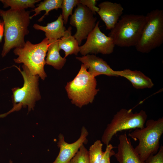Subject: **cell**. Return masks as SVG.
Listing matches in <instances>:
<instances>
[{
    "label": "cell",
    "instance_id": "1",
    "mask_svg": "<svg viewBox=\"0 0 163 163\" xmlns=\"http://www.w3.org/2000/svg\"><path fill=\"white\" fill-rule=\"evenodd\" d=\"M30 11L25 10L0 9L4 24V43L1 53L4 57L12 49L23 46L24 37L28 34Z\"/></svg>",
    "mask_w": 163,
    "mask_h": 163
},
{
    "label": "cell",
    "instance_id": "2",
    "mask_svg": "<svg viewBox=\"0 0 163 163\" xmlns=\"http://www.w3.org/2000/svg\"><path fill=\"white\" fill-rule=\"evenodd\" d=\"M145 126L135 129L128 136L138 145L135 148L141 159L145 161L150 156L156 154L159 148V141L163 133V118L146 121Z\"/></svg>",
    "mask_w": 163,
    "mask_h": 163
},
{
    "label": "cell",
    "instance_id": "3",
    "mask_svg": "<svg viewBox=\"0 0 163 163\" xmlns=\"http://www.w3.org/2000/svg\"><path fill=\"white\" fill-rule=\"evenodd\" d=\"M145 15L126 14L122 16L108 34L115 46L121 47L135 46L144 25Z\"/></svg>",
    "mask_w": 163,
    "mask_h": 163
},
{
    "label": "cell",
    "instance_id": "4",
    "mask_svg": "<svg viewBox=\"0 0 163 163\" xmlns=\"http://www.w3.org/2000/svg\"><path fill=\"white\" fill-rule=\"evenodd\" d=\"M97 82L82 64L78 72L65 86L68 97L72 104L79 108L93 101L99 91L97 89Z\"/></svg>",
    "mask_w": 163,
    "mask_h": 163
},
{
    "label": "cell",
    "instance_id": "5",
    "mask_svg": "<svg viewBox=\"0 0 163 163\" xmlns=\"http://www.w3.org/2000/svg\"><path fill=\"white\" fill-rule=\"evenodd\" d=\"M49 41L46 38L35 44L27 40L23 46L14 49L13 53L18 57L14 61L17 63H23L33 75L44 80L47 77L44 66Z\"/></svg>",
    "mask_w": 163,
    "mask_h": 163
},
{
    "label": "cell",
    "instance_id": "6",
    "mask_svg": "<svg viewBox=\"0 0 163 163\" xmlns=\"http://www.w3.org/2000/svg\"><path fill=\"white\" fill-rule=\"evenodd\" d=\"M145 16L141 34L135 46L138 52L142 53H149L163 43V10H152Z\"/></svg>",
    "mask_w": 163,
    "mask_h": 163
},
{
    "label": "cell",
    "instance_id": "7",
    "mask_svg": "<svg viewBox=\"0 0 163 163\" xmlns=\"http://www.w3.org/2000/svg\"><path fill=\"white\" fill-rule=\"evenodd\" d=\"M147 117L145 111L143 110L134 113L132 109H121L114 115L111 122L107 125L101 137V142L107 146L113 136L119 132L143 128Z\"/></svg>",
    "mask_w": 163,
    "mask_h": 163
},
{
    "label": "cell",
    "instance_id": "8",
    "mask_svg": "<svg viewBox=\"0 0 163 163\" xmlns=\"http://www.w3.org/2000/svg\"><path fill=\"white\" fill-rule=\"evenodd\" d=\"M15 66L21 73L24 81L23 86L12 89V100L14 105H20L22 107H28V110H33L37 101L41 99L39 88V78L37 75H33L25 65L22 66L23 69Z\"/></svg>",
    "mask_w": 163,
    "mask_h": 163
},
{
    "label": "cell",
    "instance_id": "9",
    "mask_svg": "<svg viewBox=\"0 0 163 163\" xmlns=\"http://www.w3.org/2000/svg\"><path fill=\"white\" fill-rule=\"evenodd\" d=\"M97 21L93 30L88 35L85 43L79 46V52L83 56L99 53L110 54L114 51L115 46L112 39L101 32Z\"/></svg>",
    "mask_w": 163,
    "mask_h": 163
},
{
    "label": "cell",
    "instance_id": "10",
    "mask_svg": "<svg viewBox=\"0 0 163 163\" xmlns=\"http://www.w3.org/2000/svg\"><path fill=\"white\" fill-rule=\"evenodd\" d=\"M94 15L87 7L79 3L71 15L70 24L76 29V32L73 36L79 45L83 40L87 38L95 27L97 19Z\"/></svg>",
    "mask_w": 163,
    "mask_h": 163
},
{
    "label": "cell",
    "instance_id": "11",
    "mask_svg": "<svg viewBox=\"0 0 163 163\" xmlns=\"http://www.w3.org/2000/svg\"><path fill=\"white\" fill-rule=\"evenodd\" d=\"M88 135L87 130L83 126L82 128L79 138L74 142L69 143L65 141L63 135L60 134L59 136L57 143V146L60 149L59 153L52 163H69L80 147L87 143Z\"/></svg>",
    "mask_w": 163,
    "mask_h": 163
},
{
    "label": "cell",
    "instance_id": "12",
    "mask_svg": "<svg viewBox=\"0 0 163 163\" xmlns=\"http://www.w3.org/2000/svg\"><path fill=\"white\" fill-rule=\"evenodd\" d=\"M76 58L88 69V72L94 77L101 75L117 77L116 71L113 70L106 61L94 55L88 54L82 57H76Z\"/></svg>",
    "mask_w": 163,
    "mask_h": 163
},
{
    "label": "cell",
    "instance_id": "13",
    "mask_svg": "<svg viewBox=\"0 0 163 163\" xmlns=\"http://www.w3.org/2000/svg\"><path fill=\"white\" fill-rule=\"evenodd\" d=\"M118 139L117 151L113 155L119 163H145L136 152L126 133L120 135Z\"/></svg>",
    "mask_w": 163,
    "mask_h": 163
},
{
    "label": "cell",
    "instance_id": "14",
    "mask_svg": "<svg viewBox=\"0 0 163 163\" xmlns=\"http://www.w3.org/2000/svg\"><path fill=\"white\" fill-rule=\"evenodd\" d=\"M97 12L104 22L107 30H111L114 28L121 16L124 10L120 3L110 1H104L98 5Z\"/></svg>",
    "mask_w": 163,
    "mask_h": 163
},
{
    "label": "cell",
    "instance_id": "15",
    "mask_svg": "<svg viewBox=\"0 0 163 163\" xmlns=\"http://www.w3.org/2000/svg\"><path fill=\"white\" fill-rule=\"evenodd\" d=\"M117 77L121 76L128 80L136 89L151 88L154 84L151 79L140 71L126 69L116 71Z\"/></svg>",
    "mask_w": 163,
    "mask_h": 163
},
{
    "label": "cell",
    "instance_id": "16",
    "mask_svg": "<svg viewBox=\"0 0 163 163\" xmlns=\"http://www.w3.org/2000/svg\"><path fill=\"white\" fill-rule=\"evenodd\" d=\"M64 24V21L60 14L56 20L48 23L46 26L35 24L33 27L36 30L44 31L46 38L48 40H58L63 37L66 30Z\"/></svg>",
    "mask_w": 163,
    "mask_h": 163
},
{
    "label": "cell",
    "instance_id": "17",
    "mask_svg": "<svg viewBox=\"0 0 163 163\" xmlns=\"http://www.w3.org/2000/svg\"><path fill=\"white\" fill-rule=\"evenodd\" d=\"M58 40H48L49 46L46 64L52 66L56 69L60 70L64 65L66 59L64 57H62L60 54Z\"/></svg>",
    "mask_w": 163,
    "mask_h": 163
},
{
    "label": "cell",
    "instance_id": "18",
    "mask_svg": "<svg viewBox=\"0 0 163 163\" xmlns=\"http://www.w3.org/2000/svg\"><path fill=\"white\" fill-rule=\"evenodd\" d=\"M72 29L71 27H69L63 37L58 40L59 48L60 50H62L64 51L65 58L69 55H77L80 51L79 43L72 35Z\"/></svg>",
    "mask_w": 163,
    "mask_h": 163
},
{
    "label": "cell",
    "instance_id": "19",
    "mask_svg": "<svg viewBox=\"0 0 163 163\" xmlns=\"http://www.w3.org/2000/svg\"><path fill=\"white\" fill-rule=\"evenodd\" d=\"M62 1L63 0H45L40 2L37 5V7L32 11L35 13L30 16V19L40 14L41 11H45V13L38 20L39 22L41 21L45 16L48 15L51 11L54 9L57 10L59 8H61Z\"/></svg>",
    "mask_w": 163,
    "mask_h": 163
},
{
    "label": "cell",
    "instance_id": "20",
    "mask_svg": "<svg viewBox=\"0 0 163 163\" xmlns=\"http://www.w3.org/2000/svg\"><path fill=\"white\" fill-rule=\"evenodd\" d=\"M40 0H0L4 8L10 7L14 10H24L28 8H35L36 3L40 1Z\"/></svg>",
    "mask_w": 163,
    "mask_h": 163
},
{
    "label": "cell",
    "instance_id": "21",
    "mask_svg": "<svg viewBox=\"0 0 163 163\" xmlns=\"http://www.w3.org/2000/svg\"><path fill=\"white\" fill-rule=\"evenodd\" d=\"M103 145L97 140L90 146L88 151L89 163H99L104 152L102 150Z\"/></svg>",
    "mask_w": 163,
    "mask_h": 163
},
{
    "label": "cell",
    "instance_id": "22",
    "mask_svg": "<svg viewBox=\"0 0 163 163\" xmlns=\"http://www.w3.org/2000/svg\"><path fill=\"white\" fill-rule=\"evenodd\" d=\"M79 3V0H63L61 8L62 11L61 14L64 24L67 23L68 18L72 14L74 8Z\"/></svg>",
    "mask_w": 163,
    "mask_h": 163
},
{
    "label": "cell",
    "instance_id": "23",
    "mask_svg": "<svg viewBox=\"0 0 163 163\" xmlns=\"http://www.w3.org/2000/svg\"><path fill=\"white\" fill-rule=\"evenodd\" d=\"M69 163H89L88 151L84 145L80 147Z\"/></svg>",
    "mask_w": 163,
    "mask_h": 163
},
{
    "label": "cell",
    "instance_id": "24",
    "mask_svg": "<svg viewBox=\"0 0 163 163\" xmlns=\"http://www.w3.org/2000/svg\"><path fill=\"white\" fill-rule=\"evenodd\" d=\"M145 163H163V146L161 145L156 154L149 157Z\"/></svg>",
    "mask_w": 163,
    "mask_h": 163
},
{
    "label": "cell",
    "instance_id": "25",
    "mask_svg": "<svg viewBox=\"0 0 163 163\" xmlns=\"http://www.w3.org/2000/svg\"><path fill=\"white\" fill-rule=\"evenodd\" d=\"M115 147L110 144L106 146V150L99 163H110V157L113 155L115 152L112 149Z\"/></svg>",
    "mask_w": 163,
    "mask_h": 163
},
{
    "label": "cell",
    "instance_id": "26",
    "mask_svg": "<svg viewBox=\"0 0 163 163\" xmlns=\"http://www.w3.org/2000/svg\"><path fill=\"white\" fill-rule=\"evenodd\" d=\"M97 1L96 0H79V3L86 6L94 14L99 10V8L96 6Z\"/></svg>",
    "mask_w": 163,
    "mask_h": 163
},
{
    "label": "cell",
    "instance_id": "27",
    "mask_svg": "<svg viewBox=\"0 0 163 163\" xmlns=\"http://www.w3.org/2000/svg\"><path fill=\"white\" fill-rule=\"evenodd\" d=\"M4 34V24L3 21L0 19V43L2 42V39Z\"/></svg>",
    "mask_w": 163,
    "mask_h": 163
},
{
    "label": "cell",
    "instance_id": "28",
    "mask_svg": "<svg viewBox=\"0 0 163 163\" xmlns=\"http://www.w3.org/2000/svg\"><path fill=\"white\" fill-rule=\"evenodd\" d=\"M14 109L15 108H13L11 110H9L8 112L5 113H3V114H0V118H3V117H6V116H7L8 115L9 113L13 112L15 111V109Z\"/></svg>",
    "mask_w": 163,
    "mask_h": 163
},
{
    "label": "cell",
    "instance_id": "29",
    "mask_svg": "<svg viewBox=\"0 0 163 163\" xmlns=\"http://www.w3.org/2000/svg\"><path fill=\"white\" fill-rule=\"evenodd\" d=\"M9 163H12V161L10 160L9 162Z\"/></svg>",
    "mask_w": 163,
    "mask_h": 163
}]
</instances>
